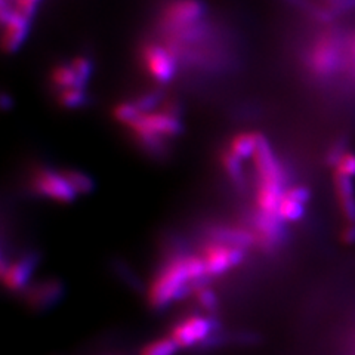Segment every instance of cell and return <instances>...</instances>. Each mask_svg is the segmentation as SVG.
<instances>
[{
    "label": "cell",
    "mask_w": 355,
    "mask_h": 355,
    "mask_svg": "<svg viewBox=\"0 0 355 355\" xmlns=\"http://www.w3.org/2000/svg\"><path fill=\"white\" fill-rule=\"evenodd\" d=\"M187 254L175 252L166 259L148 287L147 299L151 308L163 309L181 299L194 295V284L187 271Z\"/></svg>",
    "instance_id": "cell-1"
},
{
    "label": "cell",
    "mask_w": 355,
    "mask_h": 355,
    "mask_svg": "<svg viewBox=\"0 0 355 355\" xmlns=\"http://www.w3.org/2000/svg\"><path fill=\"white\" fill-rule=\"evenodd\" d=\"M345 42L339 35H326L315 40L308 53V69L317 79L329 80L343 70L345 64Z\"/></svg>",
    "instance_id": "cell-2"
},
{
    "label": "cell",
    "mask_w": 355,
    "mask_h": 355,
    "mask_svg": "<svg viewBox=\"0 0 355 355\" xmlns=\"http://www.w3.org/2000/svg\"><path fill=\"white\" fill-rule=\"evenodd\" d=\"M218 320L210 315L193 314L178 320L171 329V336L181 348L202 347L205 343L218 340L219 333Z\"/></svg>",
    "instance_id": "cell-3"
},
{
    "label": "cell",
    "mask_w": 355,
    "mask_h": 355,
    "mask_svg": "<svg viewBox=\"0 0 355 355\" xmlns=\"http://www.w3.org/2000/svg\"><path fill=\"white\" fill-rule=\"evenodd\" d=\"M248 228L257 236V248L266 253H272L284 244L286 222L279 214H266L253 207L248 216Z\"/></svg>",
    "instance_id": "cell-4"
},
{
    "label": "cell",
    "mask_w": 355,
    "mask_h": 355,
    "mask_svg": "<svg viewBox=\"0 0 355 355\" xmlns=\"http://www.w3.org/2000/svg\"><path fill=\"white\" fill-rule=\"evenodd\" d=\"M30 188L36 196L58 203L70 205L77 198V193L67 182L62 172L48 168V166H39L35 169L30 178Z\"/></svg>",
    "instance_id": "cell-5"
},
{
    "label": "cell",
    "mask_w": 355,
    "mask_h": 355,
    "mask_svg": "<svg viewBox=\"0 0 355 355\" xmlns=\"http://www.w3.org/2000/svg\"><path fill=\"white\" fill-rule=\"evenodd\" d=\"M200 254L205 261L206 274L210 279H216V277L241 265L246 259L248 249L205 240L202 248H200Z\"/></svg>",
    "instance_id": "cell-6"
},
{
    "label": "cell",
    "mask_w": 355,
    "mask_h": 355,
    "mask_svg": "<svg viewBox=\"0 0 355 355\" xmlns=\"http://www.w3.org/2000/svg\"><path fill=\"white\" fill-rule=\"evenodd\" d=\"M144 70L154 82L160 85L169 83L175 79L178 71V60L173 52L162 43L148 42L141 49Z\"/></svg>",
    "instance_id": "cell-7"
},
{
    "label": "cell",
    "mask_w": 355,
    "mask_h": 355,
    "mask_svg": "<svg viewBox=\"0 0 355 355\" xmlns=\"http://www.w3.org/2000/svg\"><path fill=\"white\" fill-rule=\"evenodd\" d=\"M40 263L37 252H27L14 261H2V282L10 293H22Z\"/></svg>",
    "instance_id": "cell-8"
},
{
    "label": "cell",
    "mask_w": 355,
    "mask_h": 355,
    "mask_svg": "<svg viewBox=\"0 0 355 355\" xmlns=\"http://www.w3.org/2000/svg\"><path fill=\"white\" fill-rule=\"evenodd\" d=\"M2 22H3V39L2 46L6 53H15L24 44L31 19L19 14L18 10L8 5V0H2Z\"/></svg>",
    "instance_id": "cell-9"
},
{
    "label": "cell",
    "mask_w": 355,
    "mask_h": 355,
    "mask_svg": "<svg viewBox=\"0 0 355 355\" xmlns=\"http://www.w3.org/2000/svg\"><path fill=\"white\" fill-rule=\"evenodd\" d=\"M128 129H146L148 132L157 133V135L166 138V139H175L181 135L184 132V123H182V117L173 116L168 111H164L162 108L154 110L151 113H142L137 120H133Z\"/></svg>",
    "instance_id": "cell-10"
},
{
    "label": "cell",
    "mask_w": 355,
    "mask_h": 355,
    "mask_svg": "<svg viewBox=\"0 0 355 355\" xmlns=\"http://www.w3.org/2000/svg\"><path fill=\"white\" fill-rule=\"evenodd\" d=\"M206 8L200 0H173L163 12V24L169 31L190 27L202 21Z\"/></svg>",
    "instance_id": "cell-11"
},
{
    "label": "cell",
    "mask_w": 355,
    "mask_h": 355,
    "mask_svg": "<svg viewBox=\"0 0 355 355\" xmlns=\"http://www.w3.org/2000/svg\"><path fill=\"white\" fill-rule=\"evenodd\" d=\"M65 293L64 283L60 279H43L35 283H30L26 291L22 292L26 304L36 309L43 311L57 305Z\"/></svg>",
    "instance_id": "cell-12"
},
{
    "label": "cell",
    "mask_w": 355,
    "mask_h": 355,
    "mask_svg": "<svg viewBox=\"0 0 355 355\" xmlns=\"http://www.w3.org/2000/svg\"><path fill=\"white\" fill-rule=\"evenodd\" d=\"M205 240L231 244V246L239 248H254L257 246V236L248 227H237V225H209L203 231Z\"/></svg>",
    "instance_id": "cell-13"
},
{
    "label": "cell",
    "mask_w": 355,
    "mask_h": 355,
    "mask_svg": "<svg viewBox=\"0 0 355 355\" xmlns=\"http://www.w3.org/2000/svg\"><path fill=\"white\" fill-rule=\"evenodd\" d=\"M311 198L309 188L305 185L288 187L279 206V215L286 222H297L305 216V209Z\"/></svg>",
    "instance_id": "cell-14"
},
{
    "label": "cell",
    "mask_w": 355,
    "mask_h": 355,
    "mask_svg": "<svg viewBox=\"0 0 355 355\" xmlns=\"http://www.w3.org/2000/svg\"><path fill=\"white\" fill-rule=\"evenodd\" d=\"M354 178H349L339 172H333V187L340 214L345 222L355 220V185Z\"/></svg>",
    "instance_id": "cell-15"
},
{
    "label": "cell",
    "mask_w": 355,
    "mask_h": 355,
    "mask_svg": "<svg viewBox=\"0 0 355 355\" xmlns=\"http://www.w3.org/2000/svg\"><path fill=\"white\" fill-rule=\"evenodd\" d=\"M219 163L228 181L234 185L236 190L240 193H246L249 188V180L246 169H244V160L227 147L219 154Z\"/></svg>",
    "instance_id": "cell-16"
},
{
    "label": "cell",
    "mask_w": 355,
    "mask_h": 355,
    "mask_svg": "<svg viewBox=\"0 0 355 355\" xmlns=\"http://www.w3.org/2000/svg\"><path fill=\"white\" fill-rule=\"evenodd\" d=\"M49 80L57 94L61 91H65V89H71V87L86 89L87 86V83L82 82L79 77L76 76L70 62H61L55 65L51 70Z\"/></svg>",
    "instance_id": "cell-17"
},
{
    "label": "cell",
    "mask_w": 355,
    "mask_h": 355,
    "mask_svg": "<svg viewBox=\"0 0 355 355\" xmlns=\"http://www.w3.org/2000/svg\"><path fill=\"white\" fill-rule=\"evenodd\" d=\"M258 141H259V133L241 132L231 138L228 148L234 154H237L243 160L253 159V155L258 148Z\"/></svg>",
    "instance_id": "cell-18"
},
{
    "label": "cell",
    "mask_w": 355,
    "mask_h": 355,
    "mask_svg": "<svg viewBox=\"0 0 355 355\" xmlns=\"http://www.w3.org/2000/svg\"><path fill=\"white\" fill-rule=\"evenodd\" d=\"M61 172L67 180V182H69L73 190L77 193V196H87L94 193L95 181L91 175L76 171V169H65Z\"/></svg>",
    "instance_id": "cell-19"
},
{
    "label": "cell",
    "mask_w": 355,
    "mask_h": 355,
    "mask_svg": "<svg viewBox=\"0 0 355 355\" xmlns=\"http://www.w3.org/2000/svg\"><path fill=\"white\" fill-rule=\"evenodd\" d=\"M180 349L181 347L178 345V342L169 335L148 342L142 347L139 355H176Z\"/></svg>",
    "instance_id": "cell-20"
},
{
    "label": "cell",
    "mask_w": 355,
    "mask_h": 355,
    "mask_svg": "<svg viewBox=\"0 0 355 355\" xmlns=\"http://www.w3.org/2000/svg\"><path fill=\"white\" fill-rule=\"evenodd\" d=\"M166 99V94L162 89H153V91L144 92L142 95L133 98L132 101L138 107L141 113H151L154 110H159Z\"/></svg>",
    "instance_id": "cell-21"
},
{
    "label": "cell",
    "mask_w": 355,
    "mask_h": 355,
    "mask_svg": "<svg viewBox=\"0 0 355 355\" xmlns=\"http://www.w3.org/2000/svg\"><path fill=\"white\" fill-rule=\"evenodd\" d=\"M58 95V103L64 108H80L87 104V92L86 89H65V91H61L57 94Z\"/></svg>",
    "instance_id": "cell-22"
},
{
    "label": "cell",
    "mask_w": 355,
    "mask_h": 355,
    "mask_svg": "<svg viewBox=\"0 0 355 355\" xmlns=\"http://www.w3.org/2000/svg\"><path fill=\"white\" fill-rule=\"evenodd\" d=\"M142 113L138 110V107L133 104V101H123L119 103L113 108V117L116 121H119L120 125H123L125 128L129 126L133 120H137Z\"/></svg>",
    "instance_id": "cell-23"
},
{
    "label": "cell",
    "mask_w": 355,
    "mask_h": 355,
    "mask_svg": "<svg viewBox=\"0 0 355 355\" xmlns=\"http://www.w3.org/2000/svg\"><path fill=\"white\" fill-rule=\"evenodd\" d=\"M194 297L197 301V305L203 311H206V313H214L219 305V297L214 288L210 287V284L200 287L198 291H196Z\"/></svg>",
    "instance_id": "cell-24"
},
{
    "label": "cell",
    "mask_w": 355,
    "mask_h": 355,
    "mask_svg": "<svg viewBox=\"0 0 355 355\" xmlns=\"http://www.w3.org/2000/svg\"><path fill=\"white\" fill-rule=\"evenodd\" d=\"M73 70L76 76L85 83L91 80V77L94 74V61L86 57V55H77L71 61H70Z\"/></svg>",
    "instance_id": "cell-25"
},
{
    "label": "cell",
    "mask_w": 355,
    "mask_h": 355,
    "mask_svg": "<svg viewBox=\"0 0 355 355\" xmlns=\"http://www.w3.org/2000/svg\"><path fill=\"white\" fill-rule=\"evenodd\" d=\"M348 150V141L345 138H339L338 141L331 142V146L329 147L327 153H326V163L330 168L335 169L336 164L339 163V160L343 157Z\"/></svg>",
    "instance_id": "cell-26"
},
{
    "label": "cell",
    "mask_w": 355,
    "mask_h": 355,
    "mask_svg": "<svg viewBox=\"0 0 355 355\" xmlns=\"http://www.w3.org/2000/svg\"><path fill=\"white\" fill-rule=\"evenodd\" d=\"M324 6L336 17L355 10V0H324Z\"/></svg>",
    "instance_id": "cell-27"
},
{
    "label": "cell",
    "mask_w": 355,
    "mask_h": 355,
    "mask_svg": "<svg viewBox=\"0 0 355 355\" xmlns=\"http://www.w3.org/2000/svg\"><path fill=\"white\" fill-rule=\"evenodd\" d=\"M335 172L343 173L349 178H355V153L347 151L336 164Z\"/></svg>",
    "instance_id": "cell-28"
},
{
    "label": "cell",
    "mask_w": 355,
    "mask_h": 355,
    "mask_svg": "<svg viewBox=\"0 0 355 355\" xmlns=\"http://www.w3.org/2000/svg\"><path fill=\"white\" fill-rule=\"evenodd\" d=\"M40 0H15L14 8L18 10L19 14L26 15L27 18H33L37 10V5Z\"/></svg>",
    "instance_id": "cell-29"
},
{
    "label": "cell",
    "mask_w": 355,
    "mask_h": 355,
    "mask_svg": "<svg viewBox=\"0 0 355 355\" xmlns=\"http://www.w3.org/2000/svg\"><path fill=\"white\" fill-rule=\"evenodd\" d=\"M342 240L348 243V244H352L355 243V220L354 222H348V224L345 225V228H343L342 231Z\"/></svg>",
    "instance_id": "cell-30"
}]
</instances>
